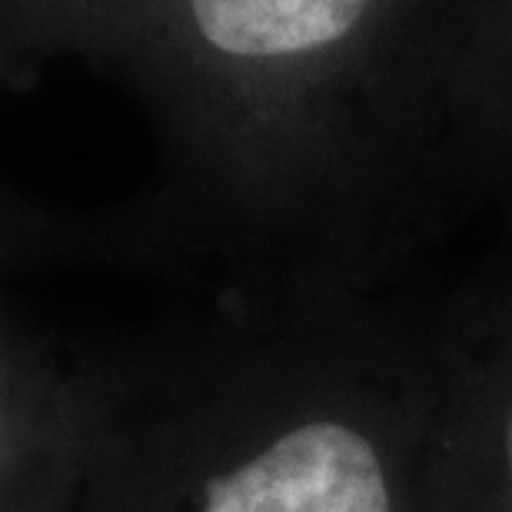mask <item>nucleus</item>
<instances>
[{
  "label": "nucleus",
  "mask_w": 512,
  "mask_h": 512,
  "mask_svg": "<svg viewBox=\"0 0 512 512\" xmlns=\"http://www.w3.org/2000/svg\"><path fill=\"white\" fill-rule=\"evenodd\" d=\"M479 4L120 0L114 24L193 187L280 256L283 296H373L486 210Z\"/></svg>",
  "instance_id": "nucleus-1"
},
{
  "label": "nucleus",
  "mask_w": 512,
  "mask_h": 512,
  "mask_svg": "<svg viewBox=\"0 0 512 512\" xmlns=\"http://www.w3.org/2000/svg\"><path fill=\"white\" fill-rule=\"evenodd\" d=\"M476 167L486 210H512V0H483L469 74Z\"/></svg>",
  "instance_id": "nucleus-4"
},
{
  "label": "nucleus",
  "mask_w": 512,
  "mask_h": 512,
  "mask_svg": "<svg viewBox=\"0 0 512 512\" xmlns=\"http://www.w3.org/2000/svg\"><path fill=\"white\" fill-rule=\"evenodd\" d=\"M117 4H120V0H117ZM117 4H114V7H117Z\"/></svg>",
  "instance_id": "nucleus-5"
},
{
  "label": "nucleus",
  "mask_w": 512,
  "mask_h": 512,
  "mask_svg": "<svg viewBox=\"0 0 512 512\" xmlns=\"http://www.w3.org/2000/svg\"><path fill=\"white\" fill-rule=\"evenodd\" d=\"M446 512H512V210L486 260L429 296Z\"/></svg>",
  "instance_id": "nucleus-3"
},
{
  "label": "nucleus",
  "mask_w": 512,
  "mask_h": 512,
  "mask_svg": "<svg viewBox=\"0 0 512 512\" xmlns=\"http://www.w3.org/2000/svg\"><path fill=\"white\" fill-rule=\"evenodd\" d=\"M250 399L173 512H446L429 296H286Z\"/></svg>",
  "instance_id": "nucleus-2"
}]
</instances>
